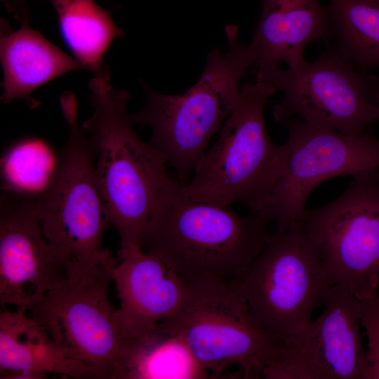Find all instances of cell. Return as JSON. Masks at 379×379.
<instances>
[{"instance_id": "obj_12", "label": "cell", "mask_w": 379, "mask_h": 379, "mask_svg": "<svg viewBox=\"0 0 379 379\" xmlns=\"http://www.w3.org/2000/svg\"><path fill=\"white\" fill-rule=\"evenodd\" d=\"M325 310L300 332L283 340L265 379H369L360 332L362 311L354 293L336 286Z\"/></svg>"}, {"instance_id": "obj_8", "label": "cell", "mask_w": 379, "mask_h": 379, "mask_svg": "<svg viewBox=\"0 0 379 379\" xmlns=\"http://www.w3.org/2000/svg\"><path fill=\"white\" fill-rule=\"evenodd\" d=\"M281 91L273 107L276 122L297 119L310 126L346 135H359L379 119L371 99L373 75L358 70L330 45L313 62L292 69L278 67L258 77Z\"/></svg>"}, {"instance_id": "obj_11", "label": "cell", "mask_w": 379, "mask_h": 379, "mask_svg": "<svg viewBox=\"0 0 379 379\" xmlns=\"http://www.w3.org/2000/svg\"><path fill=\"white\" fill-rule=\"evenodd\" d=\"M281 124L288 131L284 173L258 213L277 229L300 220L307 199L324 181L379 169V140L371 133L346 135L297 119Z\"/></svg>"}, {"instance_id": "obj_18", "label": "cell", "mask_w": 379, "mask_h": 379, "mask_svg": "<svg viewBox=\"0 0 379 379\" xmlns=\"http://www.w3.org/2000/svg\"><path fill=\"white\" fill-rule=\"evenodd\" d=\"M213 378L183 336L164 321L119 342L111 379Z\"/></svg>"}, {"instance_id": "obj_19", "label": "cell", "mask_w": 379, "mask_h": 379, "mask_svg": "<svg viewBox=\"0 0 379 379\" xmlns=\"http://www.w3.org/2000/svg\"><path fill=\"white\" fill-rule=\"evenodd\" d=\"M49 1L55 8L63 41L82 69L94 75L102 72L111 44L124 34L111 12L95 0Z\"/></svg>"}, {"instance_id": "obj_22", "label": "cell", "mask_w": 379, "mask_h": 379, "mask_svg": "<svg viewBox=\"0 0 379 379\" xmlns=\"http://www.w3.org/2000/svg\"><path fill=\"white\" fill-rule=\"evenodd\" d=\"M379 277H372L354 293L362 311L361 324L368 338L369 379H379Z\"/></svg>"}, {"instance_id": "obj_3", "label": "cell", "mask_w": 379, "mask_h": 379, "mask_svg": "<svg viewBox=\"0 0 379 379\" xmlns=\"http://www.w3.org/2000/svg\"><path fill=\"white\" fill-rule=\"evenodd\" d=\"M225 32L226 53L212 49L193 86L181 93L166 95L142 81L146 105L129 114L133 124L151 128L150 144L164 155L175 170L176 179L185 185L211 138L233 109L243 75L258 59L251 44L239 42L237 26L227 25Z\"/></svg>"}, {"instance_id": "obj_4", "label": "cell", "mask_w": 379, "mask_h": 379, "mask_svg": "<svg viewBox=\"0 0 379 379\" xmlns=\"http://www.w3.org/2000/svg\"><path fill=\"white\" fill-rule=\"evenodd\" d=\"M277 91L255 81L241 85L237 101L214 145L196 164L185 190L199 202L230 206L240 202L260 213L281 177L286 147L270 138L265 108Z\"/></svg>"}, {"instance_id": "obj_13", "label": "cell", "mask_w": 379, "mask_h": 379, "mask_svg": "<svg viewBox=\"0 0 379 379\" xmlns=\"http://www.w3.org/2000/svg\"><path fill=\"white\" fill-rule=\"evenodd\" d=\"M70 274L43 232L37 198L1 190V305L27 308Z\"/></svg>"}, {"instance_id": "obj_21", "label": "cell", "mask_w": 379, "mask_h": 379, "mask_svg": "<svg viewBox=\"0 0 379 379\" xmlns=\"http://www.w3.org/2000/svg\"><path fill=\"white\" fill-rule=\"evenodd\" d=\"M59 160L60 155L41 138L29 137L16 141L1 161V190L39 197L52 182Z\"/></svg>"}, {"instance_id": "obj_1", "label": "cell", "mask_w": 379, "mask_h": 379, "mask_svg": "<svg viewBox=\"0 0 379 379\" xmlns=\"http://www.w3.org/2000/svg\"><path fill=\"white\" fill-rule=\"evenodd\" d=\"M88 87L93 114L83 124L94 152L95 173L110 225L120 238L119 251L141 247L171 177L168 162L133 127L131 96L114 88L107 67Z\"/></svg>"}, {"instance_id": "obj_20", "label": "cell", "mask_w": 379, "mask_h": 379, "mask_svg": "<svg viewBox=\"0 0 379 379\" xmlns=\"http://www.w3.org/2000/svg\"><path fill=\"white\" fill-rule=\"evenodd\" d=\"M329 1L330 45L361 72L379 69V0Z\"/></svg>"}, {"instance_id": "obj_7", "label": "cell", "mask_w": 379, "mask_h": 379, "mask_svg": "<svg viewBox=\"0 0 379 379\" xmlns=\"http://www.w3.org/2000/svg\"><path fill=\"white\" fill-rule=\"evenodd\" d=\"M189 294L181 311L164 321L180 333L213 378L237 366L242 378H261L276 361L284 341L260 327L231 281L206 277L187 281Z\"/></svg>"}, {"instance_id": "obj_5", "label": "cell", "mask_w": 379, "mask_h": 379, "mask_svg": "<svg viewBox=\"0 0 379 379\" xmlns=\"http://www.w3.org/2000/svg\"><path fill=\"white\" fill-rule=\"evenodd\" d=\"M69 134L56 174L37 198L43 232L72 273L104 261L112 253L102 246L109 222L95 173L91 140L77 119L71 92L60 99Z\"/></svg>"}, {"instance_id": "obj_9", "label": "cell", "mask_w": 379, "mask_h": 379, "mask_svg": "<svg viewBox=\"0 0 379 379\" xmlns=\"http://www.w3.org/2000/svg\"><path fill=\"white\" fill-rule=\"evenodd\" d=\"M115 264L112 256L74 272L27 308L68 357L95 369L101 379H111L121 340L108 293Z\"/></svg>"}, {"instance_id": "obj_15", "label": "cell", "mask_w": 379, "mask_h": 379, "mask_svg": "<svg viewBox=\"0 0 379 379\" xmlns=\"http://www.w3.org/2000/svg\"><path fill=\"white\" fill-rule=\"evenodd\" d=\"M20 23L13 30L1 20L0 58L3 69L1 101L15 99L35 108L38 102L32 96L41 86L71 71L82 69L74 57L48 40L29 24L24 4L20 0L7 3Z\"/></svg>"}, {"instance_id": "obj_16", "label": "cell", "mask_w": 379, "mask_h": 379, "mask_svg": "<svg viewBox=\"0 0 379 379\" xmlns=\"http://www.w3.org/2000/svg\"><path fill=\"white\" fill-rule=\"evenodd\" d=\"M331 28L326 8L319 0H262L261 15L251 45L258 59L255 76L281 67L296 68L306 60L308 44L328 42Z\"/></svg>"}, {"instance_id": "obj_10", "label": "cell", "mask_w": 379, "mask_h": 379, "mask_svg": "<svg viewBox=\"0 0 379 379\" xmlns=\"http://www.w3.org/2000/svg\"><path fill=\"white\" fill-rule=\"evenodd\" d=\"M337 198L305 209L299 221L315 244L333 286L355 293L379 277V169L353 176Z\"/></svg>"}, {"instance_id": "obj_14", "label": "cell", "mask_w": 379, "mask_h": 379, "mask_svg": "<svg viewBox=\"0 0 379 379\" xmlns=\"http://www.w3.org/2000/svg\"><path fill=\"white\" fill-rule=\"evenodd\" d=\"M111 270L120 307L114 322L121 338L140 335L178 314L189 294L188 282L157 255L133 248L119 251Z\"/></svg>"}, {"instance_id": "obj_2", "label": "cell", "mask_w": 379, "mask_h": 379, "mask_svg": "<svg viewBox=\"0 0 379 379\" xmlns=\"http://www.w3.org/2000/svg\"><path fill=\"white\" fill-rule=\"evenodd\" d=\"M260 213H237L229 206L199 202L171 178L141 247L186 281L211 277L231 281L241 276L272 233Z\"/></svg>"}, {"instance_id": "obj_17", "label": "cell", "mask_w": 379, "mask_h": 379, "mask_svg": "<svg viewBox=\"0 0 379 379\" xmlns=\"http://www.w3.org/2000/svg\"><path fill=\"white\" fill-rule=\"evenodd\" d=\"M68 378H100L86 364L68 357L26 307L0 314V378L42 379L48 374Z\"/></svg>"}, {"instance_id": "obj_6", "label": "cell", "mask_w": 379, "mask_h": 379, "mask_svg": "<svg viewBox=\"0 0 379 379\" xmlns=\"http://www.w3.org/2000/svg\"><path fill=\"white\" fill-rule=\"evenodd\" d=\"M231 282L255 321L283 340L308 324L314 310L324 305L336 288L300 221L277 229L248 269Z\"/></svg>"}, {"instance_id": "obj_23", "label": "cell", "mask_w": 379, "mask_h": 379, "mask_svg": "<svg viewBox=\"0 0 379 379\" xmlns=\"http://www.w3.org/2000/svg\"><path fill=\"white\" fill-rule=\"evenodd\" d=\"M369 96L376 104L379 109V77L373 76L372 84L369 91Z\"/></svg>"}]
</instances>
